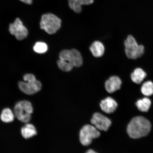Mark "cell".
<instances>
[{"label": "cell", "instance_id": "6da1fadb", "mask_svg": "<svg viewBox=\"0 0 153 153\" xmlns=\"http://www.w3.org/2000/svg\"><path fill=\"white\" fill-rule=\"evenodd\" d=\"M151 128L150 122L143 117L134 118L128 126V134L132 138L137 139L146 136Z\"/></svg>", "mask_w": 153, "mask_h": 153}, {"label": "cell", "instance_id": "7a4b0ae2", "mask_svg": "<svg viewBox=\"0 0 153 153\" xmlns=\"http://www.w3.org/2000/svg\"><path fill=\"white\" fill-rule=\"evenodd\" d=\"M124 51L126 56L131 59H136L142 56L145 52V47L139 44L133 36L129 34L124 41Z\"/></svg>", "mask_w": 153, "mask_h": 153}, {"label": "cell", "instance_id": "3957f363", "mask_svg": "<svg viewBox=\"0 0 153 153\" xmlns=\"http://www.w3.org/2000/svg\"><path fill=\"white\" fill-rule=\"evenodd\" d=\"M25 82H20L18 85L20 90L26 94H34L39 91L42 88V84L36 79L33 74H27L23 77Z\"/></svg>", "mask_w": 153, "mask_h": 153}, {"label": "cell", "instance_id": "277c9868", "mask_svg": "<svg viewBox=\"0 0 153 153\" xmlns=\"http://www.w3.org/2000/svg\"><path fill=\"white\" fill-rule=\"evenodd\" d=\"M62 24L61 19L56 15L47 13L42 16L40 27L49 34H52L56 33L60 28Z\"/></svg>", "mask_w": 153, "mask_h": 153}, {"label": "cell", "instance_id": "5b68a950", "mask_svg": "<svg viewBox=\"0 0 153 153\" xmlns=\"http://www.w3.org/2000/svg\"><path fill=\"white\" fill-rule=\"evenodd\" d=\"M31 103L27 100L19 101L15 105L14 108L15 116L20 121L27 123L31 118L33 112Z\"/></svg>", "mask_w": 153, "mask_h": 153}, {"label": "cell", "instance_id": "8992f818", "mask_svg": "<svg viewBox=\"0 0 153 153\" xmlns=\"http://www.w3.org/2000/svg\"><path fill=\"white\" fill-rule=\"evenodd\" d=\"M59 59L74 67H79L83 64V58L81 53L76 49L62 51L59 54Z\"/></svg>", "mask_w": 153, "mask_h": 153}, {"label": "cell", "instance_id": "52a82bcc", "mask_svg": "<svg viewBox=\"0 0 153 153\" xmlns=\"http://www.w3.org/2000/svg\"><path fill=\"white\" fill-rule=\"evenodd\" d=\"M100 135V132L94 126L86 125L80 131V142L84 146H88L91 144L93 139L97 138Z\"/></svg>", "mask_w": 153, "mask_h": 153}, {"label": "cell", "instance_id": "ba28073f", "mask_svg": "<svg viewBox=\"0 0 153 153\" xmlns=\"http://www.w3.org/2000/svg\"><path fill=\"white\" fill-rule=\"evenodd\" d=\"M9 30L10 33L19 41L24 39L28 34L27 29L19 18H16L13 23L10 24Z\"/></svg>", "mask_w": 153, "mask_h": 153}, {"label": "cell", "instance_id": "9c48e42d", "mask_svg": "<svg viewBox=\"0 0 153 153\" xmlns=\"http://www.w3.org/2000/svg\"><path fill=\"white\" fill-rule=\"evenodd\" d=\"M91 122L99 131H108L111 124L110 119L99 113H95L93 114Z\"/></svg>", "mask_w": 153, "mask_h": 153}, {"label": "cell", "instance_id": "30bf717a", "mask_svg": "<svg viewBox=\"0 0 153 153\" xmlns=\"http://www.w3.org/2000/svg\"><path fill=\"white\" fill-rule=\"evenodd\" d=\"M122 84L121 80L119 76H113L105 82V88L108 92L112 93L120 89Z\"/></svg>", "mask_w": 153, "mask_h": 153}, {"label": "cell", "instance_id": "8fae6325", "mask_svg": "<svg viewBox=\"0 0 153 153\" xmlns=\"http://www.w3.org/2000/svg\"><path fill=\"white\" fill-rule=\"evenodd\" d=\"M118 106L117 103L114 99L110 97L101 101L100 106L101 109L107 114H112L116 111Z\"/></svg>", "mask_w": 153, "mask_h": 153}, {"label": "cell", "instance_id": "7c38bea8", "mask_svg": "<svg viewBox=\"0 0 153 153\" xmlns=\"http://www.w3.org/2000/svg\"><path fill=\"white\" fill-rule=\"evenodd\" d=\"M130 76L131 80L134 83L140 84L142 83L146 77L147 74L143 68L140 67H137L134 69Z\"/></svg>", "mask_w": 153, "mask_h": 153}, {"label": "cell", "instance_id": "4fadbf2b", "mask_svg": "<svg viewBox=\"0 0 153 153\" xmlns=\"http://www.w3.org/2000/svg\"><path fill=\"white\" fill-rule=\"evenodd\" d=\"M93 2L94 0H68L70 8L76 13L81 12L82 5H90Z\"/></svg>", "mask_w": 153, "mask_h": 153}, {"label": "cell", "instance_id": "5bb4252c", "mask_svg": "<svg viewBox=\"0 0 153 153\" xmlns=\"http://www.w3.org/2000/svg\"><path fill=\"white\" fill-rule=\"evenodd\" d=\"M93 56L98 57L102 56L105 52L104 45L101 42L96 41L94 42L90 48Z\"/></svg>", "mask_w": 153, "mask_h": 153}, {"label": "cell", "instance_id": "9a60e30c", "mask_svg": "<svg viewBox=\"0 0 153 153\" xmlns=\"http://www.w3.org/2000/svg\"><path fill=\"white\" fill-rule=\"evenodd\" d=\"M21 133L24 138L27 139L37 135V131L33 124L27 123L22 128Z\"/></svg>", "mask_w": 153, "mask_h": 153}, {"label": "cell", "instance_id": "2e32d148", "mask_svg": "<svg viewBox=\"0 0 153 153\" xmlns=\"http://www.w3.org/2000/svg\"><path fill=\"white\" fill-rule=\"evenodd\" d=\"M15 115L10 108H5L3 109L1 114V121L6 123L12 122L14 120Z\"/></svg>", "mask_w": 153, "mask_h": 153}, {"label": "cell", "instance_id": "e0dca14e", "mask_svg": "<svg viewBox=\"0 0 153 153\" xmlns=\"http://www.w3.org/2000/svg\"><path fill=\"white\" fill-rule=\"evenodd\" d=\"M136 105L138 109L143 112H148L151 105V101L149 99L145 97L137 101Z\"/></svg>", "mask_w": 153, "mask_h": 153}, {"label": "cell", "instance_id": "ac0fdd59", "mask_svg": "<svg viewBox=\"0 0 153 153\" xmlns=\"http://www.w3.org/2000/svg\"><path fill=\"white\" fill-rule=\"evenodd\" d=\"M141 92L146 96L153 94V83L150 81H147L143 84L141 88Z\"/></svg>", "mask_w": 153, "mask_h": 153}, {"label": "cell", "instance_id": "d6986e66", "mask_svg": "<svg viewBox=\"0 0 153 153\" xmlns=\"http://www.w3.org/2000/svg\"><path fill=\"white\" fill-rule=\"evenodd\" d=\"M48 47L46 44L43 42H37L33 47V50L36 53H43L46 52Z\"/></svg>", "mask_w": 153, "mask_h": 153}, {"label": "cell", "instance_id": "ffe728a7", "mask_svg": "<svg viewBox=\"0 0 153 153\" xmlns=\"http://www.w3.org/2000/svg\"><path fill=\"white\" fill-rule=\"evenodd\" d=\"M20 1L28 4H31L33 1V0H20Z\"/></svg>", "mask_w": 153, "mask_h": 153}, {"label": "cell", "instance_id": "44dd1931", "mask_svg": "<svg viewBox=\"0 0 153 153\" xmlns=\"http://www.w3.org/2000/svg\"><path fill=\"white\" fill-rule=\"evenodd\" d=\"M87 153H96V152H95V151H94L92 150H89L87 152Z\"/></svg>", "mask_w": 153, "mask_h": 153}]
</instances>
